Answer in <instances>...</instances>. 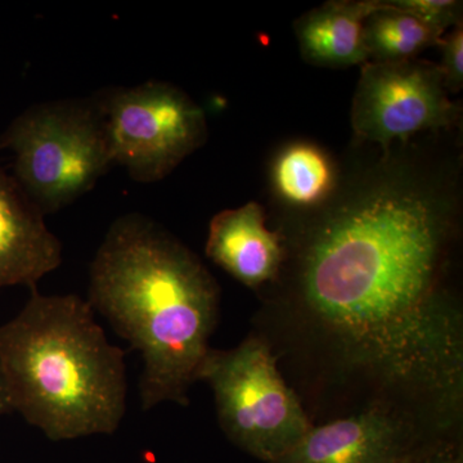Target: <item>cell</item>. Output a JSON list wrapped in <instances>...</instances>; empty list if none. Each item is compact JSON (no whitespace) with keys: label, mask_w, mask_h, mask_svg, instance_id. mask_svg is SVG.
<instances>
[{"label":"cell","mask_w":463,"mask_h":463,"mask_svg":"<svg viewBox=\"0 0 463 463\" xmlns=\"http://www.w3.org/2000/svg\"><path fill=\"white\" fill-rule=\"evenodd\" d=\"M441 38L443 33L392 2H380L364 24L368 62L416 60L423 51L438 45Z\"/></svg>","instance_id":"cell-12"},{"label":"cell","mask_w":463,"mask_h":463,"mask_svg":"<svg viewBox=\"0 0 463 463\" xmlns=\"http://www.w3.org/2000/svg\"><path fill=\"white\" fill-rule=\"evenodd\" d=\"M9 412H12L11 403H9V398L7 390H5V383H3L2 376H0V414Z\"/></svg>","instance_id":"cell-17"},{"label":"cell","mask_w":463,"mask_h":463,"mask_svg":"<svg viewBox=\"0 0 463 463\" xmlns=\"http://www.w3.org/2000/svg\"><path fill=\"white\" fill-rule=\"evenodd\" d=\"M380 2H330L295 25L301 53L317 66L350 67L368 62L364 24Z\"/></svg>","instance_id":"cell-11"},{"label":"cell","mask_w":463,"mask_h":463,"mask_svg":"<svg viewBox=\"0 0 463 463\" xmlns=\"http://www.w3.org/2000/svg\"><path fill=\"white\" fill-rule=\"evenodd\" d=\"M274 187L295 206H313L327 197L334 185V169L321 149L307 143L289 146L273 169Z\"/></svg>","instance_id":"cell-13"},{"label":"cell","mask_w":463,"mask_h":463,"mask_svg":"<svg viewBox=\"0 0 463 463\" xmlns=\"http://www.w3.org/2000/svg\"><path fill=\"white\" fill-rule=\"evenodd\" d=\"M458 108L448 99L440 69L428 61L367 62L353 103V129L358 138L389 151L394 141L456 124Z\"/></svg>","instance_id":"cell-7"},{"label":"cell","mask_w":463,"mask_h":463,"mask_svg":"<svg viewBox=\"0 0 463 463\" xmlns=\"http://www.w3.org/2000/svg\"><path fill=\"white\" fill-rule=\"evenodd\" d=\"M94 99L112 165L123 166L136 182L161 181L206 141L203 109L172 84L148 81Z\"/></svg>","instance_id":"cell-6"},{"label":"cell","mask_w":463,"mask_h":463,"mask_svg":"<svg viewBox=\"0 0 463 463\" xmlns=\"http://www.w3.org/2000/svg\"><path fill=\"white\" fill-rule=\"evenodd\" d=\"M446 224L430 199L383 188L310 237L304 310L346 362L449 408L463 380L462 316L440 288Z\"/></svg>","instance_id":"cell-1"},{"label":"cell","mask_w":463,"mask_h":463,"mask_svg":"<svg viewBox=\"0 0 463 463\" xmlns=\"http://www.w3.org/2000/svg\"><path fill=\"white\" fill-rule=\"evenodd\" d=\"M397 463H462V453L449 443H421Z\"/></svg>","instance_id":"cell-16"},{"label":"cell","mask_w":463,"mask_h":463,"mask_svg":"<svg viewBox=\"0 0 463 463\" xmlns=\"http://www.w3.org/2000/svg\"><path fill=\"white\" fill-rule=\"evenodd\" d=\"M441 62L439 66L448 91H458L463 84V29L457 24L455 29L439 42Z\"/></svg>","instance_id":"cell-15"},{"label":"cell","mask_w":463,"mask_h":463,"mask_svg":"<svg viewBox=\"0 0 463 463\" xmlns=\"http://www.w3.org/2000/svg\"><path fill=\"white\" fill-rule=\"evenodd\" d=\"M62 263V245L16 179L0 166V288H36Z\"/></svg>","instance_id":"cell-9"},{"label":"cell","mask_w":463,"mask_h":463,"mask_svg":"<svg viewBox=\"0 0 463 463\" xmlns=\"http://www.w3.org/2000/svg\"><path fill=\"white\" fill-rule=\"evenodd\" d=\"M207 258L248 288L272 281L283 260L281 237L265 224L263 207L249 203L210 222Z\"/></svg>","instance_id":"cell-10"},{"label":"cell","mask_w":463,"mask_h":463,"mask_svg":"<svg viewBox=\"0 0 463 463\" xmlns=\"http://www.w3.org/2000/svg\"><path fill=\"white\" fill-rule=\"evenodd\" d=\"M199 380L214 392L222 430L260 461L276 462L312 429L261 337L250 336L230 350L210 349Z\"/></svg>","instance_id":"cell-5"},{"label":"cell","mask_w":463,"mask_h":463,"mask_svg":"<svg viewBox=\"0 0 463 463\" xmlns=\"http://www.w3.org/2000/svg\"><path fill=\"white\" fill-rule=\"evenodd\" d=\"M420 444L412 422L397 411L376 405L312 426L297 446L273 463H397Z\"/></svg>","instance_id":"cell-8"},{"label":"cell","mask_w":463,"mask_h":463,"mask_svg":"<svg viewBox=\"0 0 463 463\" xmlns=\"http://www.w3.org/2000/svg\"><path fill=\"white\" fill-rule=\"evenodd\" d=\"M88 303L141 354L143 410L187 404L219 315L200 259L147 216H121L91 261Z\"/></svg>","instance_id":"cell-2"},{"label":"cell","mask_w":463,"mask_h":463,"mask_svg":"<svg viewBox=\"0 0 463 463\" xmlns=\"http://www.w3.org/2000/svg\"><path fill=\"white\" fill-rule=\"evenodd\" d=\"M392 3L404 11L416 14L443 35L448 27L456 26L458 21L461 23V3L452 0H399Z\"/></svg>","instance_id":"cell-14"},{"label":"cell","mask_w":463,"mask_h":463,"mask_svg":"<svg viewBox=\"0 0 463 463\" xmlns=\"http://www.w3.org/2000/svg\"><path fill=\"white\" fill-rule=\"evenodd\" d=\"M78 295H42L0 326V376L11 403L53 441L111 435L127 412L124 352Z\"/></svg>","instance_id":"cell-3"},{"label":"cell","mask_w":463,"mask_h":463,"mask_svg":"<svg viewBox=\"0 0 463 463\" xmlns=\"http://www.w3.org/2000/svg\"><path fill=\"white\" fill-rule=\"evenodd\" d=\"M0 147L14 155V179L44 215L90 192L112 165L96 99L33 106L9 125Z\"/></svg>","instance_id":"cell-4"}]
</instances>
